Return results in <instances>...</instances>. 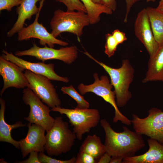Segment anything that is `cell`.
I'll use <instances>...</instances> for the list:
<instances>
[{
    "label": "cell",
    "mask_w": 163,
    "mask_h": 163,
    "mask_svg": "<svg viewBox=\"0 0 163 163\" xmlns=\"http://www.w3.org/2000/svg\"><path fill=\"white\" fill-rule=\"evenodd\" d=\"M105 133L104 145L106 152L111 156L124 158L135 156L136 153L145 146L142 134L123 127V131H114L105 119L100 121Z\"/></svg>",
    "instance_id": "obj_1"
},
{
    "label": "cell",
    "mask_w": 163,
    "mask_h": 163,
    "mask_svg": "<svg viewBox=\"0 0 163 163\" xmlns=\"http://www.w3.org/2000/svg\"><path fill=\"white\" fill-rule=\"evenodd\" d=\"M84 53L101 66L109 75L110 82L114 88L117 105L123 107L126 104L132 97L129 90L134 76V70L129 60H123L122 65L118 68L110 67L93 57L88 52Z\"/></svg>",
    "instance_id": "obj_2"
},
{
    "label": "cell",
    "mask_w": 163,
    "mask_h": 163,
    "mask_svg": "<svg viewBox=\"0 0 163 163\" xmlns=\"http://www.w3.org/2000/svg\"><path fill=\"white\" fill-rule=\"evenodd\" d=\"M46 135L45 150L50 156H57L69 152L77 138L61 116L56 117L53 125Z\"/></svg>",
    "instance_id": "obj_3"
},
{
    "label": "cell",
    "mask_w": 163,
    "mask_h": 163,
    "mask_svg": "<svg viewBox=\"0 0 163 163\" xmlns=\"http://www.w3.org/2000/svg\"><path fill=\"white\" fill-rule=\"evenodd\" d=\"M90 24L87 13L80 11H64L61 9L56 10L50 22L51 33L56 38L64 32L76 35L78 41L83 34L84 27Z\"/></svg>",
    "instance_id": "obj_4"
},
{
    "label": "cell",
    "mask_w": 163,
    "mask_h": 163,
    "mask_svg": "<svg viewBox=\"0 0 163 163\" xmlns=\"http://www.w3.org/2000/svg\"><path fill=\"white\" fill-rule=\"evenodd\" d=\"M51 110L66 116L73 127V132L79 140L82 139L84 134L89 133L91 129L96 127L100 121V113L96 109H70L59 106L51 108Z\"/></svg>",
    "instance_id": "obj_5"
},
{
    "label": "cell",
    "mask_w": 163,
    "mask_h": 163,
    "mask_svg": "<svg viewBox=\"0 0 163 163\" xmlns=\"http://www.w3.org/2000/svg\"><path fill=\"white\" fill-rule=\"evenodd\" d=\"M94 79V83L88 85L80 84L78 89L82 95L91 92L102 97L106 102L110 104L115 110V115L113 121L114 123L118 121L126 125L129 126L132 124L131 120L123 115L119 110L116 101L114 91L112 90L113 87L108 77L106 75L102 76L99 78L97 73L93 75Z\"/></svg>",
    "instance_id": "obj_6"
},
{
    "label": "cell",
    "mask_w": 163,
    "mask_h": 163,
    "mask_svg": "<svg viewBox=\"0 0 163 163\" xmlns=\"http://www.w3.org/2000/svg\"><path fill=\"white\" fill-rule=\"evenodd\" d=\"M22 98L24 103L30 107L29 116L24 119L30 123L42 126L47 132L52 127L55 121V118L50 115L51 110L50 107L45 105L30 88H24Z\"/></svg>",
    "instance_id": "obj_7"
},
{
    "label": "cell",
    "mask_w": 163,
    "mask_h": 163,
    "mask_svg": "<svg viewBox=\"0 0 163 163\" xmlns=\"http://www.w3.org/2000/svg\"><path fill=\"white\" fill-rule=\"evenodd\" d=\"M131 121L135 131L163 144V111L160 109L151 108L148 111V116L144 118L133 114Z\"/></svg>",
    "instance_id": "obj_8"
},
{
    "label": "cell",
    "mask_w": 163,
    "mask_h": 163,
    "mask_svg": "<svg viewBox=\"0 0 163 163\" xmlns=\"http://www.w3.org/2000/svg\"><path fill=\"white\" fill-rule=\"evenodd\" d=\"M15 55L18 57L25 56L34 57L43 62L48 60L58 59L69 65L77 58L78 51L77 48L74 46L55 49L46 45L40 47L34 43L33 46L28 50L16 51Z\"/></svg>",
    "instance_id": "obj_9"
},
{
    "label": "cell",
    "mask_w": 163,
    "mask_h": 163,
    "mask_svg": "<svg viewBox=\"0 0 163 163\" xmlns=\"http://www.w3.org/2000/svg\"><path fill=\"white\" fill-rule=\"evenodd\" d=\"M24 74L31 89L44 103L51 108L60 106L61 101L54 85L46 76L25 70Z\"/></svg>",
    "instance_id": "obj_10"
},
{
    "label": "cell",
    "mask_w": 163,
    "mask_h": 163,
    "mask_svg": "<svg viewBox=\"0 0 163 163\" xmlns=\"http://www.w3.org/2000/svg\"><path fill=\"white\" fill-rule=\"evenodd\" d=\"M24 69L15 63L0 56V75L3 81V86L0 93L2 96L8 88H25L29 87V82L23 72Z\"/></svg>",
    "instance_id": "obj_11"
},
{
    "label": "cell",
    "mask_w": 163,
    "mask_h": 163,
    "mask_svg": "<svg viewBox=\"0 0 163 163\" xmlns=\"http://www.w3.org/2000/svg\"><path fill=\"white\" fill-rule=\"evenodd\" d=\"M40 11L36 15L34 22L26 27H24L18 33V40L19 41L29 40L31 38H35L39 40L40 45L43 46L47 45L49 47L53 48L56 44L66 46L68 43L58 39L50 33H49L42 23L38 22Z\"/></svg>",
    "instance_id": "obj_12"
},
{
    "label": "cell",
    "mask_w": 163,
    "mask_h": 163,
    "mask_svg": "<svg viewBox=\"0 0 163 163\" xmlns=\"http://www.w3.org/2000/svg\"><path fill=\"white\" fill-rule=\"evenodd\" d=\"M134 30L135 36L144 45L149 56L154 55L159 46L154 36L146 8L137 14L134 23Z\"/></svg>",
    "instance_id": "obj_13"
},
{
    "label": "cell",
    "mask_w": 163,
    "mask_h": 163,
    "mask_svg": "<svg viewBox=\"0 0 163 163\" xmlns=\"http://www.w3.org/2000/svg\"><path fill=\"white\" fill-rule=\"evenodd\" d=\"M2 56L5 59L10 61L24 70H28L36 74L44 75L50 80L68 82L69 80L67 77L60 76L54 70L53 63L45 64L44 62L34 63L24 60L5 50L2 51Z\"/></svg>",
    "instance_id": "obj_14"
},
{
    "label": "cell",
    "mask_w": 163,
    "mask_h": 163,
    "mask_svg": "<svg viewBox=\"0 0 163 163\" xmlns=\"http://www.w3.org/2000/svg\"><path fill=\"white\" fill-rule=\"evenodd\" d=\"M28 132L26 137L19 141L22 158L31 152H43L46 142V130L42 126L34 123L27 125Z\"/></svg>",
    "instance_id": "obj_15"
},
{
    "label": "cell",
    "mask_w": 163,
    "mask_h": 163,
    "mask_svg": "<svg viewBox=\"0 0 163 163\" xmlns=\"http://www.w3.org/2000/svg\"><path fill=\"white\" fill-rule=\"evenodd\" d=\"M41 0H22L20 5L16 8L18 17L11 28L7 33L8 37H11L18 33L24 27L26 20H30L32 16L36 15L40 11L43 2H41L39 8L37 7L36 3Z\"/></svg>",
    "instance_id": "obj_16"
},
{
    "label": "cell",
    "mask_w": 163,
    "mask_h": 163,
    "mask_svg": "<svg viewBox=\"0 0 163 163\" xmlns=\"http://www.w3.org/2000/svg\"><path fill=\"white\" fill-rule=\"evenodd\" d=\"M148 151L145 153L126 158L123 163H163V144L150 138L147 140Z\"/></svg>",
    "instance_id": "obj_17"
},
{
    "label": "cell",
    "mask_w": 163,
    "mask_h": 163,
    "mask_svg": "<svg viewBox=\"0 0 163 163\" xmlns=\"http://www.w3.org/2000/svg\"><path fill=\"white\" fill-rule=\"evenodd\" d=\"M154 81L163 82V44L154 55L149 57L148 70L142 82Z\"/></svg>",
    "instance_id": "obj_18"
},
{
    "label": "cell",
    "mask_w": 163,
    "mask_h": 163,
    "mask_svg": "<svg viewBox=\"0 0 163 163\" xmlns=\"http://www.w3.org/2000/svg\"><path fill=\"white\" fill-rule=\"evenodd\" d=\"M0 141L5 142L12 144L16 148L20 149L19 141L14 139L11 136V132L13 129L26 126L21 121H19L14 124H8L5 121L4 114L5 108V101L2 98H0Z\"/></svg>",
    "instance_id": "obj_19"
},
{
    "label": "cell",
    "mask_w": 163,
    "mask_h": 163,
    "mask_svg": "<svg viewBox=\"0 0 163 163\" xmlns=\"http://www.w3.org/2000/svg\"><path fill=\"white\" fill-rule=\"evenodd\" d=\"M79 151L89 154L98 161L106 152V150L100 138L96 134H94L88 135L86 137L80 147Z\"/></svg>",
    "instance_id": "obj_20"
},
{
    "label": "cell",
    "mask_w": 163,
    "mask_h": 163,
    "mask_svg": "<svg viewBox=\"0 0 163 163\" xmlns=\"http://www.w3.org/2000/svg\"><path fill=\"white\" fill-rule=\"evenodd\" d=\"M155 39L159 46L163 44V13L156 8H146Z\"/></svg>",
    "instance_id": "obj_21"
},
{
    "label": "cell",
    "mask_w": 163,
    "mask_h": 163,
    "mask_svg": "<svg viewBox=\"0 0 163 163\" xmlns=\"http://www.w3.org/2000/svg\"><path fill=\"white\" fill-rule=\"evenodd\" d=\"M81 0L86 8L91 24L98 22L101 14H111L113 13V11L110 9L103 5L96 4L91 0Z\"/></svg>",
    "instance_id": "obj_22"
},
{
    "label": "cell",
    "mask_w": 163,
    "mask_h": 163,
    "mask_svg": "<svg viewBox=\"0 0 163 163\" xmlns=\"http://www.w3.org/2000/svg\"><path fill=\"white\" fill-rule=\"evenodd\" d=\"M61 90L63 94L68 95L76 102L77 105L75 108L80 109L89 108V103L85 99L83 96L78 92L72 85L62 87Z\"/></svg>",
    "instance_id": "obj_23"
},
{
    "label": "cell",
    "mask_w": 163,
    "mask_h": 163,
    "mask_svg": "<svg viewBox=\"0 0 163 163\" xmlns=\"http://www.w3.org/2000/svg\"><path fill=\"white\" fill-rule=\"evenodd\" d=\"M64 4L67 8V11L76 10L87 13V11L83 3L80 0H55Z\"/></svg>",
    "instance_id": "obj_24"
},
{
    "label": "cell",
    "mask_w": 163,
    "mask_h": 163,
    "mask_svg": "<svg viewBox=\"0 0 163 163\" xmlns=\"http://www.w3.org/2000/svg\"><path fill=\"white\" fill-rule=\"evenodd\" d=\"M106 43L104 53L109 57L113 56L118 44L112 34L107 33L105 35Z\"/></svg>",
    "instance_id": "obj_25"
},
{
    "label": "cell",
    "mask_w": 163,
    "mask_h": 163,
    "mask_svg": "<svg viewBox=\"0 0 163 163\" xmlns=\"http://www.w3.org/2000/svg\"><path fill=\"white\" fill-rule=\"evenodd\" d=\"M38 157L41 163H75L76 159V157L74 156L69 160H60L49 157L43 152H40Z\"/></svg>",
    "instance_id": "obj_26"
},
{
    "label": "cell",
    "mask_w": 163,
    "mask_h": 163,
    "mask_svg": "<svg viewBox=\"0 0 163 163\" xmlns=\"http://www.w3.org/2000/svg\"><path fill=\"white\" fill-rule=\"evenodd\" d=\"M75 163H96L98 161L89 154L79 151L76 157Z\"/></svg>",
    "instance_id": "obj_27"
},
{
    "label": "cell",
    "mask_w": 163,
    "mask_h": 163,
    "mask_svg": "<svg viewBox=\"0 0 163 163\" xmlns=\"http://www.w3.org/2000/svg\"><path fill=\"white\" fill-rule=\"evenodd\" d=\"M22 0H0V11L7 10L11 11L12 8L18 6L21 3Z\"/></svg>",
    "instance_id": "obj_28"
},
{
    "label": "cell",
    "mask_w": 163,
    "mask_h": 163,
    "mask_svg": "<svg viewBox=\"0 0 163 163\" xmlns=\"http://www.w3.org/2000/svg\"><path fill=\"white\" fill-rule=\"evenodd\" d=\"M112 34L117 42L118 45L122 43L127 40L125 34L119 29L114 30Z\"/></svg>",
    "instance_id": "obj_29"
},
{
    "label": "cell",
    "mask_w": 163,
    "mask_h": 163,
    "mask_svg": "<svg viewBox=\"0 0 163 163\" xmlns=\"http://www.w3.org/2000/svg\"><path fill=\"white\" fill-rule=\"evenodd\" d=\"M38 152L33 151L31 152L30 154L29 158L22 161H19L20 163H41L38 157Z\"/></svg>",
    "instance_id": "obj_30"
},
{
    "label": "cell",
    "mask_w": 163,
    "mask_h": 163,
    "mask_svg": "<svg viewBox=\"0 0 163 163\" xmlns=\"http://www.w3.org/2000/svg\"><path fill=\"white\" fill-rule=\"evenodd\" d=\"M141 0H125L126 3V12L124 22L126 23L127 21L128 15L133 5L138 1Z\"/></svg>",
    "instance_id": "obj_31"
},
{
    "label": "cell",
    "mask_w": 163,
    "mask_h": 163,
    "mask_svg": "<svg viewBox=\"0 0 163 163\" xmlns=\"http://www.w3.org/2000/svg\"><path fill=\"white\" fill-rule=\"evenodd\" d=\"M102 5L114 11L117 8V2L116 0H101Z\"/></svg>",
    "instance_id": "obj_32"
},
{
    "label": "cell",
    "mask_w": 163,
    "mask_h": 163,
    "mask_svg": "<svg viewBox=\"0 0 163 163\" xmlns=\"http://www.w3.org/2000/svg\"><path fill=\"white\" fill-rule=\"evenodd\" d=\"M111 156L106 152L98 160V163H110Z\"/></svg>",
    "instance_id": "obj_33"
},
{
    "label": "cell",
    "mask_w": 163,
    "mask_h": 163,
    "mask_svg": "<svg viewBox=\"0 0 163 163\" xmlns=\"http://www.w3.org/2000/svg\"><path fill=\"white\" fill-rule=\"evenodd\" d=\"M123 159L117 156H111L110 163H123Z\"/></svg>",
    "instance_id": "obj_34"
},
{
    "label": "cell",
    "mask_w": 163,
    "mask_h": 163,
    "mask_svg": "<svg viewBox=\"0 0 163 163\" xmlns=\"http://www.w3.org/2000/svg\"><path fill=\"white\" fill-rule=\"evenodd\" d=\"M156 8L158 11L163 13V0L160 1L158 5Z\"/></svg>",
    "instance_id": "obj_35"
},
{
    "label": "cell",
    "mask_w": 163,
    "mask_h": 163,
    "mask_svg": "<svg viewBox=\"0 0 163 163\" xmlns=\"http://www.w3.org/2000/svg\"><path fill=\"white\" fill-rule=\"evenodd\" d=\"M94 3L98 5H102L101 0H91Z\"/></svg>",
    "instance_id": "obj_36"
},
{
    "label": "cell",
    "mask_w": 163,
    "mask_h": 163,
    "mask_svg": "<svg viewBox=\"0 0 163 163\" xmlns=\"http://www.w3.org/2000/svg\"><path fill=\"white\" fill-rule=\"evenodd\" d=\"M146 1L147 2H154L155 1V0H146Z\"/></svg>",
    "instance_id": "obj_37"
}]
</instances>
